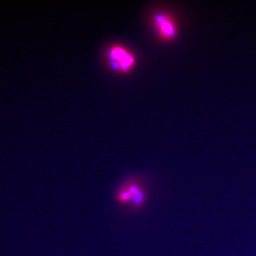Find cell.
Segmentation results:
<instances>
[{"label":"cell","instance_id":"cell-1","mask_svg":"<svg viewBox=\"0 0 256 256\" xmlns=\"http://www.w3.org/2000/svg\"><path fill=\"white\" fill-rule=\"evenodd\" d=\"M146 192L142 180L132 176L124 182L116 192V201L121 206L130 207L131 210L142 208L146 200Z\"/></svg>","mask_w":256,"mask_h":256},{"label":"cell","instance_id":"cell-2","mask_svg":"<svg viewBox=\"0 0 256 256\" xmlns=\"http://www.w3.org/2000/svg\"><path fill=\"white\" fill-rule=\"evenodd\" d=\"M108 56L111 68L121 73H129L136 66V60L134 56L122 46H112L109 50Z\"/></svg>","mask_w":256,"mask_h":256},{"label":"cell","instance_id":"cell-3","mask_svg":"<svg viewBox=\"0 0 256 256\" xmlns=\"http://www.w3.org/2000/svg\"><path fill=\"white\" fill-rule=\"evenodd\" d=\"M153 23L162 40L171 41L176 38L178 28L174 20L169 14L158 13L153 16Z\"/></svg>","mask_w":256,"mask_h":256}]
</instances>
